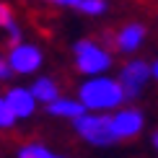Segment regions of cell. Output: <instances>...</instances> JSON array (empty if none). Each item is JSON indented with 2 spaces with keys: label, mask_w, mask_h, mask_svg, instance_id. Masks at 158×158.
<instances>
[{
  "label": "cell",
  "mask_w": 158,
  "mask_h": 158,
  "mask_svg": "<svg viewBox=\"0 0 158 158\" xmlns=\"http://www.w3.org/2000/svg\"><path fill=\"white\" fill-rule=\"evenodd\" d=\"M75 68L83 75H101L111 68V52L96 39H78L73 44Z\"/></svg>",
  "instance_id": "3957f363"
},
{
  "label": "cell",
  "mask_w": 158,
  "mask_h": 158,
  "mask_svg": "<svg viewBox=\"0 0 158 158\" xmlns=\"http://www.w3.org/2000/svg\"><path fill=\"white\" fill-rule=\"evenodd\" d=\"M47 111L55 114V117L75 119V117H81L83 111H88V109H85V104L81 101V98H62V96H57L52 104H47Z\"/></svg>",
  "instance_id": "9c48e42d"
},
{
  "label": "cell",
  "mask_w": 158,
  "mask_h": 158,
  "mask_svg": "<svg viewBox=\"0 0 158 158\" xmlns=\"http://www.w3.org/2000/svg\"><path fill=\"white\" fill-rule=\"evenodd\" d=\"M117 78H119V83L124 88L127 101H135L143 94V85L153 78V65H148L145 60H127L122 65V70H119Z\"/></svg>",
  "instance_id": "277c9868"
},
{
  "label": "cell",
  "mask_w": 158,
  "mask_h": 158,
  "mask_svg": "<svg viewBox=\"0 0 158 158\" xmlns=\"http://www.w3.org/2000/svg\"><path fill=\"white\" fill-rule=\"evenodd\" d=\"M78 98L85 104L88 111H111L119 109L127 96L119 83V78H109V75H88V81L81 83L78 88Z\"/></svg>",
  "instance_id": "6da1fadb"
},
{
  "label": "cell",
  "mask_w": 158,
  "mask_h": 158,
  "mask_svg": "<svg viewBox=\"0 0 158 158\" xmlns=\"http://www.w3.org/2000/svg\"><path fill=\"white\" fill-rule=\"evenodd\" d=\"M78 10L85 13V16H101V13L106 10V3H104V0H81Z\"/></svg>",
  "instance_id": "4fadbf2b"
},
{
  "label": "cell",
  "mask_w": 158,
  "mask_h": 158,
  "mask_svg": "<svg viewBox=\"0 0 158 158\" xmlns=\"http://www.w3.org/2000/svg\"><path fill=\"white\" fill-rule=\"evenodd\" d=\"M16 122H18V114L13 111L10 101L3 96V98H0V127H3V130H10Z\"/></svg>",
  "instance_id": "7c38bea8"
},
{
  "label": "cell",
  "mask_w": 158,
  "mask_h": 158,
  "mask_svg": "<svg viewBox=\"0 0 158 158\" xmlns=\"http://www.w3.org/2000/svg\"><path fill=\"white\" fill-rule=\"evenodd\" d=\"M31 91H34V96H36V101L39 104H52L57 96H60V85H57L55 78H36L34 83H31Z\"/></svg>",
  "instance_id": "30bf717a"
},
{
  "label": "cell",
  "mask_w": 158,
  "mask_h": 158,
  "mask_svg": "<svg viewBox=\"0 0 158 158\" xmlns=\"http://www.w3.org/2000/svg\"><path fill=\"white\" fill-rule=\"evenodd\" d=\"M73 130L88 145H96V148L114 145L119 140L117 132H114V119L106 111H83L81 117L73 119Z\"/></svg>",
  "instance_id": "7a4b0ae2"
},
{
  "label": "cell",
  "mask_w": 158,
  "mask_h": 158,
  "mask_svg": "<svg viewBox=\"0 0 158 158\" xmlns=\"http://www.w3.org/2000/svg\"><path fill=\"white\" fill-rule=\"evenodd\" d=\"M0 26L3 29H10V26H16V21H13V13H10V8L8 5H0Z\"/></svg>",
  "instance_id": "5bb4252c"
},
{
  "label": "cell",
  "mask_w": 158,
  "mask_h": 158,
  "mask_svg": "<svg viewBox=\"0 0 158 158\" xmlns=\"http://www.w3.org/2000/svg\"><path fill=\"white\" fill-rule=\"evenodd\" d=\"M153 78H156V81H158V60L153 62Z\"/></svg>",
  "instance_id": "e0dca14e"
},
{
  "label": "cell",
  "mask_w": 158,
  "mask_h": 158,
  "mask_svg": "<svg viewBox=\"0 0 158 158\" xmlns=\"http://www.w3.org/2000/svg\"><path fill=\"white\" fill-rule=\"evenodd\" d=\"M8 62L13 65L18 75H31L42 68L44 57H42V49L31 42H21V44H13L10 52H8Z\"/></svg>",
  "instance_id": "5b68a950"
},
{
  "label": "cell",
  "mask_w": 158,
  "mask_h": 158,
  "mask_svg": "<svg viewBox=\"0 0 158 158\" xmlns=\"http://www.w3.org/2000/svg\"><path fill=\"white\" fill-rule=\"evenodd\" d=\"M111 42H114V47L119 49V52H124V55H132V52L140 47L143 42H145V26L137 23V21L124 23L122 29L111 36Z\"/></svg>",
  "instance_id": "52a82bcc"
},
{
  "label": "cell",
  "mask_w": 158,
  "mask_h": 158,
  "mask_svg": "<svg viewBox=\"0 0 158 158\" xmlns=\"http://www.w3.org/2000/svg\"><path fill=\"white\" fill-rule=\"evenodd\" d=\"M111 119H114V132L119 140H130V137H137L143 130V114L137 109H117L114 114H111Z\"/></svg>",
  "instance_id": "8992f818"
},
{
  "label": "cell",
  "mask_w": 158,
  "mask_h": 158,
  "mask_svg": "<svg viewBox=\"0 0 158 158\" xmlns=\"http://www.w3.org/2000/svg\"><path fill=\"white\" fill-rule=\"evenodd\" d=\"M16 156L18 158H55V153L47 145H42V143H23Z\"/></svg>",
  "instance_id": "8fae6325"
},
{
  "label": "cell",
  "mask_w": 158,
  "mask_h": 158,
  "mask_svg": "<svg viewBox=\"0 0 158 158\" xmlns=\"http://www.w3.org/2000/svg\"><path fill=\"white\" fill-rule=\"evenodd\" d=\"M153 148H156V150H158V132H156V135H153Z\"/></svg>",
  "instance_id": "ac0fdd59"
},
{
  "label": "cell",
  "mask_w": 158,
  "mask_h": 158,
  "mask_svg": "<svg viewBox=\"0 0 158 158\" xmlns=\"http://www.w3.org/2000/svg\"><path fill=\"white\" fill-rule=\"evenodd\" d=\"M13 73H16V70H13V65H10L8 60H3V62H0V81H10V78H13Z\"/></svg>",
  "instance_id": "9a60e30c"
},
{
  "label": "cell",
  "mask_w": 158,
  "mask_h": 158,
  "mask_svg": "<svg viewBox=\"0 0 158 158\" xmlns=\"http://www.w3.org/2000/svg\"><path fill=\"white\" fill-rule=\"evenodd\" d=\"M5 98L10 101V106L13 111L18 114V119H29L31 114H34V109H36V96H34V91H31V85L29 88H21V85H16V88H10L8 94H5Z\"/></svg>",
  "instance_id": "ba28073f"
},
{
  "label": "cell",
  "mask_w": 158,
  "mask_h": 158,
  "mask_svg": "<svg viewBox=\"0 0 158 158\" xmlns=\"http://www.w3.org/2000/svg\"><path fill=\"white\" fill-rule=\"evenodd\" d=\"M47 3L62 5V8H78V5H81V0H47Z\"/></svg>",
  "instance_id": "2e32d148"
}]
</instances>
